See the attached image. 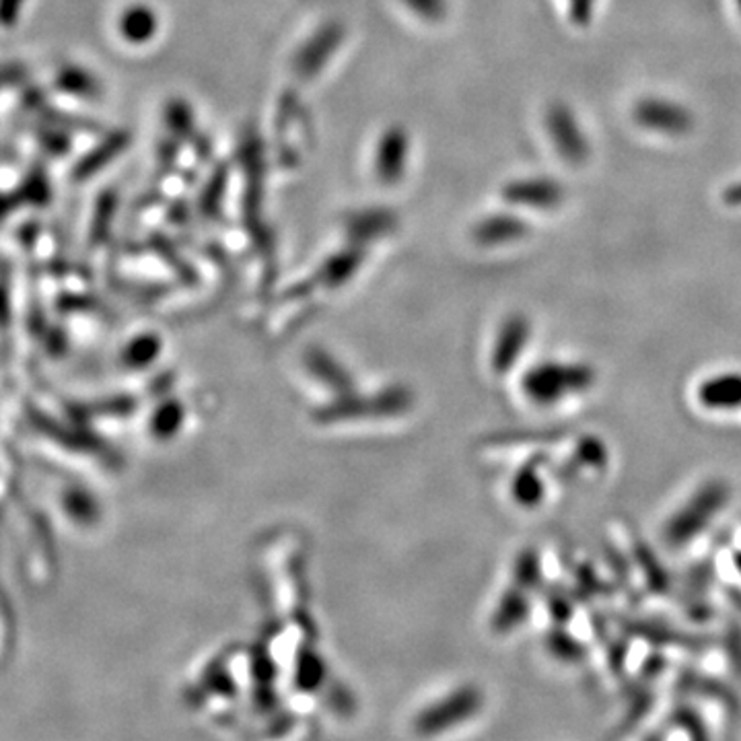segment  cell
Wrapping results in <instances>:
<instances>
[{
  "mask_svg": "<svg viewBox=\"0 0 741 741\" xmlns=\"http://www.w3.org/2000/svg\"><path fill=\"white\" fill-rule=\"evenodd\" d=\"M530 321L523 316H514L507 319V324L500 330L499 340H497V350L493 357V364L497 367V371H507L514 367L515 361L519 359V354L523 352V348L530 340Z\"/></svg>",
  "mask_w": 741,
  "mask_h": 741,
  "instance_id": "277c9868",
  "label": "cell"
},
{
  "mask_svg": "<svg viewBox=\"0 0 741 741\" xmlns=\"http://www.w3.org/2000/svg\"><path fill=\"white\" fill-rule=\"evenodd\" d=\"M698 402L709 410H740L741 373H723L707 379L698 388Z\"/></svg>",
  "mask_w": 741,
  "mask_h": 741,
  "instance_id": "3957f363",
  "label": "cell"
},
{
  "mask_svg": "<svg viewBox=\"0 0 741 741\" xmlns=\"http://www.w3.org/2000/svg\"><path fill=\"white\" fill-rule=\"evenodd\" d=\"M729 502V486L711 480L700 486L678 514L667 521L664 538L669 548H684L698 538Z\"/></svg>",
  "mask_w": 741,
  "mask_h": 741,
  "instance_id": "7a4b0ae2",
  "label": "cell"
},
{
  "mask_svg": "<svg viewBox=\"0 0 741 741\" xmlns=\"http://www.w3.org/2000/svg\"><path fill=\"white\" fill-rule=\"evenodd\" d=\"M576 583L585 595H597V591L602 590V581L595 575V571H591L590 567H579L576 569Z\"/></svg>",
  "mask_w": 741,
  "mask_h": 741,
  "instance_id": "9a60e30c",
  "label": "cell"
},
{
  "mask_svg": "<svg viewBox=\"0 0 741 741\" xmlns=\"http://www.w3.org/2000/svg\"><path fill=\"white\" fill-rule=\"evenodd\" d=\"M530 616V600L526 597V593L521 591H514L509 595H505L502 604L497 614V628L500 631H511L517 624L526 621Z\"/></svg>",
  "mask_w": 741,
  "mask_h": 741,
  "instance_id": "9c48e42d",
  "label": "cell"
},
{
  "mask_svg": "<svg viewBox=\"0 0 741 741\" xmlns=\"http://www.w3.org/2000/svg\"><path fill=\"white\" fill-rule=\"evenodd\" d=\"M733 645L729 647L731 650V666L735 667L738 671H741V635L740 633H733L731 638H729Z\"/></svg>",
  "mask_w": 741,
  "mask_h": 741,
  "instance_id": "2e32d148",
  "label": "cell"
},
{
  "mask_svg": "<svg viewBox=\"0 0 741 741\" xmlns=\"http://www.w3.org/2000/svg\"><path fill=\"white\" fill-rule=\"evenodd\" d=\"M729 600L731 604L735 605L741 612V591L740 590H729Z\"/></svg>",
  "mask_w": 741,
  "mask_h": 741,
  "instance_id": "e0dca14e",
  "label": "cell"
},
{
  "mask_svg": "<svg viewBox=\"0 0 741 741\" xmlns=\"http://www.w3.org/2000/svg\"><path fill=\"white\" fill-rule=\"evenodd\" d=\"M478 707H480V695L476 690H464V692L455 695L447 705H443L437 711L431 712L428 723H431V729H443L445 723H455V721L468 719L469 714L478 711Z\"/></svg>",
  "mask_w": 741,
  "mask_h": 741,
  "instance_id": "8992f818",
  "label": "cell"
},
{
  "mask_svg": "<svg viewBox=\"0 0 741 741\" xmlns=\"http://www.w3.org/2000/svg\"><path fill=\"white\" fill-rule=\"evenodd\" d=\"M515 579L523 590H531L540 585L542 581V567H540V557L536 550H526L515 567Z\"/></svg>",
  "mask_w": 741,
  "mask_h": 741,
  "instance_id": "7c38bea8",
  "label": "cell"
},
{
  "mask_svg": "<svg viewBox=\"0 0 741 741\" xmlns=\"http://www.w3.org/2000/svg\"><path fill=\"white\" fill-rule=\"evenodd\" d=\"M548 649L564 664H579L587 655L585 645L575 636L569 635L564 628H557L548 635Z\"/></svg>",
  "mask_w": 741,
  "mask_h": 741,
  "instance_id": "ba28073f",
  "label": "cell"
},
{
  "mask_svg": "<svg viewBox=\"0 0 741 741\" xmlns=\"http://www.w3.org/2000/svg\"><path fill=\"white\" fill-rule=\"evenodd\" d=\"M733 559H735V567H738V571L741 573V552H735Z\"/></svg>",
  "mask_w": 741,
  "mask_h": 741,
  "instance_id": "ac0fdd59",
  "label": "cell"
},
{
  "mask_svg": "<svg viewBox=\"0 0 741 741\" xmlns=\"http://www.w3.org/2000/svg\"><path fill=\"white\" fill-rule=\"evenodd\" d=\"M635 557L641 564V569L645 571L647 585L650 590L657 591V593L669 590V575H667L666 569L659 564V560H655V554L650 552L649 546L645 542H636Z\"/></svg>",
  "mask_w": 741,
  "mask_h": 741,
  "instance_id": "30bf717a",
  "label": "cell"
},
{
  "mask_svg": "<svg viewBox=\"0 0 741 741\" xmlns=\"http://www.w3.org/2000/svg\"><path fill=\"white\" fill-rule=\"evenodd\" d=\"M540 464L542 462L531 459L530 464H526L515 476V499H517V502H521L523 507H536L538 502H542V499H544L546 485L544 480L540 478V472H538Z\"/></svg>",
  "mask_w": 741,
  "mask_h": 741,
  "instance_id": "52a82bcc",
  "label": "cell"
},
{
  "mask_svg": "<svg viewBox=\"0 0 741 741\" xmlns=\"http://www.w3.org/2000/svg\"><path fill=\"white\" fill-rule=\"evenodd\" d=\"M607 447L597 437H583L575 449L576 468H604L607 464Z\"/></svg>",
  "mask_w": 741,
  "mask_h": 741,
  "instance_id": "8fae6325",
  "label": "cell"
},
{
  "mask_svg": "<svg viewBox=\"0 0 741 741\" xmlns=\"http://www.w3.org/2000/svg\"><path fill=\"white\" fill-rule=\"evenodd\" d=\"M548 605H550V614L554 621L567 622L571 616H573V605H571V600L562 593V591H552V595L548 597Z\"/></svg>",
  "mask_w": 741,
  "mask_h": 741,
  "instance_id": "5bb4252c",
  "label": "cell"
},
{
  "mask_svg": "<svg viewBox=\"0 0 741 741\" xmlns=\"http://www.w3.org/2000/svg\"><path fill=\"white\" fill-rule=\"evenodd\" d=\"M622 628L631 635L643 636L650 641L653 645H669V647H681V649H692L698 650L702 649V638L698 636L686 635V633H680V631H674V628H667V624H661V622H649V621H622Z\"/></svg>",
  "mask_w": 741,
  "mask_h": 741,
  "instance_id": "5b68a950",
  "label": "cell"
},
{
  "mask_svg": "<svg viewBox=\"0 0 741 741\" xmlns=\"http://www.w3.org/2000/svg\"><path fill=\"white\" fill-rule=\"evenodd\" d=\"M595 383V371L590 364L583 363H546L531 367L521 379V388L526 398L533 404L552 406L567 400L569 395L581 394Z\"/></svg>",
  "mask_w": 741,
  "mask_h": 741,
  "instance_id": "6da1fadb",
  "label": "cell"
},
{
  "mask_svg": "<svg viewBox=\"0 0 741 741\" xmlns=\"http://www.w3.org/2000/svg\"><path fill=\"white\" fill-rule=\"evenodd\" d=\"M674 721H678L681 729H686V731L690 733L692 741H707V729H705V723H702V719H700L695 711L680 709V711L674 712Z\"/></svg>",
  "mask_w": 741,
  "mask_h": 741,
  "instance_id": "4fadbf2b",
  "label": "cell"
}]
</instances>
